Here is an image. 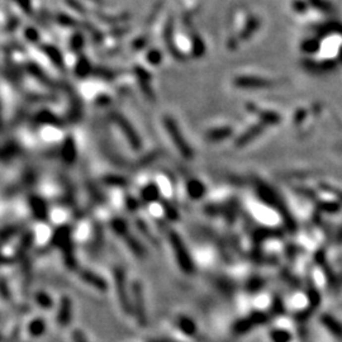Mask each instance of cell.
<instances>
[{
    "label": "cell",
    "instance_id": "obj_7",
    "mask_svg": "<svg viewBox=\"0 0 342 342\" xmlns=\"http://www.w3.org/2000/svg\"><path fill=\"white\" fill-rule=\"evenodd\" d=\"M321 322H322V325L325 326L334 336L342 340V325L335 318V317L330 316V314H323V316L321 317Z\"/></svg>",
    "mask_w": 342,
    "mask_h": 342
},
{
    "label": "cell",
    "instance_id": "obj_11",
    "mask_svg": "<svg viewBox=\"0 0 342 342\" xmlns=\"http://www.w3.org/2000/svg\"><path fill=\"white\" fill-rule=\"evenodd\" d=\"M177 326H179V328L184 334L189 335V336H193L197 332V327H195L193 321L186 318V317H180L179 321H177Z\"/></svg>",
    "mask_w": 342,
    "mask_h": 342
},
{
    "label": "cell",
    "instance_id": "obj_8",
    "mask_svg": "<svg viewBox=\"0 0 342 342\" xmlns=\"http://www.w3.org/2000/svg\"><path fill=\"white\" fill-rule=\"evenodd\" d=\"M117 122H118V124L120 125V128H122L124 136L128 138V141H129V143H131L132 147L136 148V150H138V148L141 147V142H140V138H138V136H136V133L133 132V129L129 127L128 123L125 122L123 118L117 117Z\"/></svg>",
    "mask_w": 342,
    "mask_h": 342
},
{
    "label": "cell",
    "instance_id": "obj_1",
    "mask_svg": "<svg viewBox=\"0 0 342 342\" xmlns=\"http://www.w3.org/2000/svg\"><path fill=\"white\" fill-rule=\"evenodd\" d=\"M169 238H170L171 242V247H172V251H174L175 257H176V261L179 264L180 269H181L184 273L191 274L194 271V264L193 260H191L190 255H189L188 248L185 247L182 239L180 238L179 234L176 232H170L169 234Z\"/></svg>",
    "mask_w": 342,
    "mask_h": 342
},
{
    "label": "cell",
    "instance_id": "obj_17",
    "mask_svg": "<svg viewBox=\"0 0 342 342\" xmlns=\"http://www.w3.org/2000/svg\"><path fill=\"white\" fill-rule=\"evenodd\" d=\"M150 342H159V341H150Z\"/></svg>",
    "mask_w": 342,
    "mask_h": 342
},
{
    "label": "cell",
    "instance_id": "obj_16",
    "mask_svg": "<svg viewBox=\"0 0 342 342\" xmlns=\"http://www.w3.org/2000/svg\"><path fill=\"white\" fill-rule=\"evenodd\" d=\"M72 339H74V342H88L86 341L85 336H84L80 331H74V334H72Z\"/></svg>",
    "mask_w": 342,
    "mask_h": 342
},
{
    "label": "cell",
    "instance_id": "obj_6",
    "mask_svg": "<svg viewBox=\"0 0 342 342\" xmlns=\"http://www.w3.org/2000/svg\"><path fill=\"white\" fill-rule=\"evenodd\" d=\"M70 319H71V302L68 299L67 296H63L61 299L60 308H58V316H57V322L58 325L65 327L70 323Z\"/></svg>",
    "mask_w": 342,
    "mask_h": 342
},
{
    "label": "cell",
    "instance_id": "obj_10",
    "mask_svg": "<svg viewBox=\"0 0 342 342\" xmlns=\"http://www.w3.org/2000/svg\"><path fill=\"white\" fill-rule=\"evenodd\" d=\"M81 278H83L84 282L89 283V284L93 285L94 288L106 289V283L103 282L102 278H99L98 275H95L94 273H90V271H84V273L81 274Z\"/></svg>",
    "mask_w": 342,
    "mask_h": 342
},
{
    "label": "cell",
    "instance_id": "obj_13",
    "mask_svg": "<svg viewBox=\"0 0 342 342\" xmlns=\"http://www.w3.org/2000/svg\"><path fill=\"white\" fill-rule=\"evenodd\" d=\"M271 339L274 342H289L291 340V336L286 331L275 330L271 332Z\"/></svg>",
    "mask_w": 342,
    "mask_h": 342
},
{
    "label": "cell",
    "instance_id": "obj_9",
    "mask_svg": "<svg viewBox=\"0 0 342 342\" xmlns=\"http://www.w3.org/2000/svg\"><path fill=\"white\" fill-rule=\"evenodd\" d=\"M186 191H188L189 197L193 199H200L205 193V186L199 180H190L186 184Z\"/></svg>",
    "mask_w": 342,
    "mask_h": 342
},
{
    "label": "cell",
    "instance_id": "obj_2",
    "mask_svg": "<svg viewBox=\"0 0 342 342\" xmlns=\"http://www.w3.org/2000/svg\"><path fill=\"white\" fill-rule=\"evenodd\" d=\"M114 282H115V290H117L120 307L124 312H131L132 305L129 304L128 294H127V284H125V274L122 268L114 269Z\"/></svg>",
    "mask_w": 342,
    "mask_h": 342
},
{
    "label": "cell",
    "instance_id": "obj_5",
    "mask_svg": "<svg viewBox=\"0 0 342 342\" xmlns=\"http://www.w3.org/2000/svg\"><path fill=\"white\" fill-rule=\"evenodd\" d=\"M169 131H170L171 138H172V141H174L175 146L177 147V150L180 151V154H181L184 157H186V159H191V156H193V151H191V148L189 147L188 145H186L185 141L182 140V137L180 136L179 131L175 128L172 123H169Z\"/></svg>",
    "mask_w": 342,
    "mask_h": 342
},
{
    "label": "cell",
    "instance_id": "obj_14",
    "mask_svg": "<svg viewBox=\"0 0 342 342\" xmlns=\"http://www.w3.org/2000/svg\"><path fill=\"white\" fill-rule=\"evenodd\" d=\"M45 323L41 321V319H36L29 326V332L32 334V336H41L45 331Z\"/></svg>",
    "mask_w": 342,
    "mask_h": 342
},
{
    "label": "cell",
    "instance_id": "obj_3",
    "mask_svg": "<svg viewBox=\"0 0 342 342\" xmlns=\"http://www.w3.org/2000/svg\"><path fill=\"white\" fill-rule=\"evenodd\" d=\"M132 294H133V308L136 312V319L138 321L140 326H146V309H145V298H143L142 286L138 282L133 284L132 288Z\"/></svg>",
    "mask_w": 342,
    "mask_h": 342
},
{
    "label": "cell",
    "instance_id": "obj_15",
    "mask_svg": "<svg viewBox=\"0 0 342 342\" xmlns=\"http://www.w3.org/2000/svg\"><path fill=\"white\" fill-rule=\"evenodd\" d=\"M37 299H38V302H40V304L42 305V307H46V308L51 307V304H52L51 299H50L49 296L46 295V294L40 293V295H37Z\"/></svg>",
    "mask_w": 342,
    "mask_h": 342
},
{
    "label": "cell",
    "instance_id": "obj_4",
    "mask_svg": "<svg viewBox=\"0 0 342 342\" xmlns=\"http://www.w3.org/2000/svg\"><path fill=\"white\" fill-rule=\"evenodd\" d=\"M266 319H268V317L264 313L251 314L250 317L241 319L239 322L236 323V326H234V332H236V334H245L247 331L252 330L255 326L261 325V323L265 322Z\"/></svg>",
    "mask_w": 342,
    "mask_h": 342
},
{
    "label": "cell",
    "instance_id": "obj_12",
    "mask_svg": "<svg viewBox=\"0 0 342 342\" xmlns=\"http://www.w3.org/2000/svg\"><path fill=\"white\" fill-rule=\"evenodd\" d=\"M142 195L146 200L148 202H152V200H156L159 198V189L154 184H150V185L146 186L142 191Z\"/></svg>",
    "mask_w": 342,
    "mask_h": 342
}]
</instances>
